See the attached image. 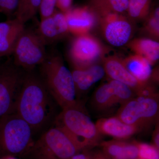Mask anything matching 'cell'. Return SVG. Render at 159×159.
I'll return each instance as SVG.
<instances>
[{"label":"cell","instance_id":"1","mask_svg":"<svg viewBox=\"0 0 159 159\" xmlns=\"http://www.w3.org/2000/svg\"><path fill=\"white\" fill-rule=\"evenodd\" d=\"M58 106L39 75L26 72L18 98L15 112L25 120L34 134L53 124Z\"/></svg>","mask_w":159,"mask_h":159},{"label":"cell","instance_id":"2","mask_svg":"<svg viewBox=\"0 0 159 159\" xmlns=\"http://www.w3.org/2000/svg\"><path fill=\"white\" fill-rule=\"evenodd\" d=\"M39 67V76L49 93L61 109L83 107L77 99L72 72L55 52L47 54Z\"/></svg>","mask_w":159,"mask_h":159},{"label":"cell","instance_id":"3","mask_svg":"<svg viewBox=\"0 0 159 159\" xmlns=\"http://www.w3.org/2000/svg\"><path fill=\"white\" fill-rule=\"evenodd\" d=\"M88 146L64 129L54 126L43 133L22 157L24 159H70Z\"/></svg>","mask_w":159,"mask_h":159},{"label":"cell","instance_id":"4","mask_svg":"<svg viewBox=\"0 0 159 159\" xmlns=\"http://www.w3.org/2000/svg\"><path fill=\"white\" fill-rule=\"evenodd\" d=\"M34 130L16 112L0 118V158L22 157L30 148Z\"/></svg>","mask_w":159,"mask_h":159},{"label":"cell","instance_id":"5","mask_svg":"<svg viewBox=\"0 0 159 159\" xmlns=\"http://www.w3.org/2000/svg\"><path fill=\"white\" fill-rule=\"evenodd\" d=\"M53 124L64 129L90 149L98 146L101 142V134L84 107L62 109L55 118Z\"/></svg>","mask_w":159,"mask_h":159},{"label":"cell","instance_id":"6","mask_svg":"<svg viewBox=\"0 0 159 159\" xmlns=\"http://www.w3.org/2000/svg\"><path fill=\"white\" fill-rule=\"evenodd\" d=\"M46 46L36 30L25 27L11 54L13 63L26 72L34 70L47 57Z\"/></svg>","mask_w":159,"mask_h":159},{"label":"cell","instance_id":"7","mask_svg":"<svg viewBox=\"0 0 159 159\" xmlns=\"http://www.w3.org/2000/svg\"><path fill=\"white\" fill-rule=\"evenodd\" d=\"M25 73L14 64L12 58L0 63V118L15 112Z\"/></svg>","mask_w":159,"mask_h":159},{"label":"cell","instance_id":"8","mask_svg":"<svg viewBox=\"0 0 159 159\" xmlns=\"http://www.w3.org/2000/svg\"><path fill=\"white\" fill-rule=\"evenodd\" d=\"M101 53V47L97 40L87 35L78 36L72 43L70 51L74 69L89 67Z\"/></svg>","mask_w":159,"mask_h":159},{"label":"cell","instance_id":"9","mask_svg":"<svg viewBox=\"0 0 159 159\" xmlns=\"http://www.w3.org/2000/svg\"><path fill=\"white\" fill-rule=\"evenodd\" d=\"M69 31L65 14L56 11L50 17L41 20L36 30L46 46L53 43Z\"/></svg>","mask_w":159,"mask_h":159},{"label":"cell","instance_id":"10","mask_svg":"<svg viewBox=\"0 0 159 159\" xmlns=\"http://www.w3.org/2000/svg\"><path fill=\"white\" fill-rule=\"evenodd\" d=\"M25 24L16 18L0 22V59L11 55Z\"/></svg>","mask_w":159,"mask_h":159},{"label":"cell","instance_id":"11","mask_svg":"<svg viewBox=\"0 0 159 159\" xmlns=\"http://www.w3.org/2000/svg\"><path fill=\"white\" fill-rule=\"evenodd\" d=\"M96 125L101 135L109 136L117 140H126L141 131L137 126L122 122L117 116L99 119Z\"/></svg>","mask_w":159,"mask_h":159},{"label":"cell","instance_id":"12","mask_svg":"<svg viewBox=\"0 0 159 159\" xmlns=\"http://www.w3.org/2000/svg\"><path fill=\"white\" fill-rule=\"evenodd\" d=\"M101 151L109 159H137L139 150L135 141L114 140L101 142Z\"/></svg>","mask_w":159,"mask_h":159},{"label":"cell","instance_id":"13","mask_svg":"<svg viewBox=\"0 0 159 159\" xmlns=\"http://www.w3.org/2000/svg\"><path fill=\"white\" fill-rule=\"evenodd\" d=\"M72 74L74 80L77 99L93 84L102 79L105 74L104 68L94 65L88 68L74 69Z\"/></svg>","mask_w":159,"mask_h":159},{"label":"cell","instance_id":"14","mask_svg":"<svg viewBox=\"0 0 159 159\" xmlns=\"http://www.w3.org/2000/svg\"><path fill=\"white\" fill-rule=\"evenodd\" d=\"M104 70L107 75L113 80L125 84L136 93L147 83L140 82L125 68L123 63L115 59L107 60L105 62Z\"/></svg>","mask_w":159,"mask_h":159},{"label":"cell","instance_id":"15","mask_svg":"<svg viewBox=\"0 0 159 159\" xmlns=\"http://www.w3.org/2000/svg\"><path fill=\"white\" fill-rule=\"evenodd\" d=\"M112 17L109 18L105 27L106 39L115 47L124 45L128 41L131 34L130 24L124 20Z\"/></svg>","mask_w":159,"mask_h":159},{"label":"cell","instance_id":"16","mask_svg":"<svg viewBox=\"0 0 159 159\" xmlns=\"http://www.w3.org/2000/svg\"><path fill=\"white\" fill-rule=\"evenodd\" d=\"M69 31L82 34L89 31L95 22L94 16L84 9H77L65 13Z\"/></svg>","mask_w":159,"mask_h":159},{"label":"cell","instance_id":"17","mask_svg":"<svg viewBox=\"0 0 159 159\" xmlns=\"http://www.w3.org/2000/svg\"><path fill=\"white\" fill-rule=\"evenodd\" d=\"M123 64L140 82L147 83L152 74L151 64L145 57L138 54L126 58Z\"/></svg>","mask_w":159,"mask_h":159},{"label":"cell","instance_id":"18","mask_svg":"<svg viewBox=\"0 0 159 159\" xmlns=\"http://www.w3.org/2000/svg\"><path fill=\"white\" fill-rule=\"evenodd\" d=\"M117 117L124 123L137 126L141 130L146 128L142 119L140 105L136 98L131 99L122 105Z\"/></svg>","mask_w":159,"mask_h":159},{"label":"cell","instance_id":"19","mask_svg":"<svg viewBox=\"0 0 159 159\" xmlns=\"http://www.w3.org/2000/svg\"><path fill=\"white\" fill-rule=\"evenodd\" d=\"M117 103L112 88L109 83L100 86L93 99L94 107L99 111L107 110Z\"/></svg>","mask_w":159,"mask_h":159},{"label":"cell","instance_id":"20","mask_svg":"<svg viewBox=\"0 0 159 159\" xmlns=\"http://www.w3.org/2000/svg\"><path fill=\"white\" fill-rule=\"evenodd\" d=\"M145 127L157 122L159 116L158 98L137 97Z\"/></svg>","mask_w":159,"mask_h":159},{"label":"cell","instance_id":"21","mask_svg":"<svg viewBox=\"0 0 159 159\" xmlns=\"http://www.w3.org/2000/svg\"><path fill=\"white\" fill-rule=\"evenodd\" d=\"M132 47L137 54L145 57L151 64L155 62L159 58V43L149 39L136 40Z\"/></svg>","mask_w":159,"mask_h":159},{"label":"cell","instance_id":"22","mask_svg":"<svg viewBox=\"0 0 159 159\" xmlns=\"http://www.w3.org/2000/svg\"><path fill=\"white\" fill-rule=\"evenodd\" d=\"M41 2V0H19L15 17L25 24L39 11Z\"/></svg>","mask_w":159,"mask_h":159},{"label":"cell","instance_id":"23","mask_svg":"<svg viewBox=\"0 0 159 159\" xmlns=\"http://www.w3.org/2000/svg\"><path fill=\"white\" fill-rule=\"evenodd\" d=\"M108 83L112 88L117 103L122 105L135 98L134 91L125 84L113 80Z\"/></svg>","mask_w":159,"mask_h":159},{"label":"cell","instance_id":"24","mask_svg":"<svg viewBox=\"0 0 159 159\" xmlns=\"http://www.w3.org/2000/svg\"><path fill=\"white\" fill-rule=\"evenodd\" d=\"M135 142L139 150V158L159 159V149L152 144Z\"/></svg>","mask_w":159,"mask_h":159},{"label":"cell","instance_id":"25","mask_svg":"<svg viewBox=\"0 0 159 159\" xmlns=\"http://www.w3.org/2000/svg\"><path fill=\"white\" fill-rule=\"evenodd\" d=\"M99 6L107 11L122 12L128 9L129 0H100Z\"/></svg>","mask_w":159,"mask_h":159},{"label":"cell","instance_id":"26","mask_svg":"<svg viewBox=\"0 0 159 159\" xmlns=\"http://www.w3.org/2000/svg\"><path fill=\"white\" fill-rule=\"evenodd\" d=\"M149 0H129L128 11L133 17L143 16L147 10Z\"/></svg>","mask_w":159,"mask_h":159},{"label":"cell","instance_id":"27","mask_svg":"<svg viewBox=\"0 0 159 159\" xmlns=\"http://www.w3.org/2000/svg\"><path fill=\"white\" fill-rule=\"evenodd\" d=\"M19 0H0V13H2L8 20L15 16L18 6Z\"/></svg>","mask_w":159,"mask_h":159},{"label":"cell","instance_id":"28","mask_svg":"<svg viewBox=\"0 0 159 159\" xmlns=\"http://www.w3.org/2000/svg\"><path fill=\"white\" fill-rule=\"evenodd\" d=\"M57 0H41L39 11L41 20L51 16L55 12Z\"/></svg>","mask_w":159,"mask_h":159},{"label":"cell","instance_id":"29","mask_svg":"<svg viewBox=\"0 0 159 159\" xmlns=\"http://www.w3.org/2000/svg\"><path fill=\"white\" fill-rule=\"evenodd\" d=\"M159 8L156 9L153 17L151 18L148 22V28L150 31L157 35L159 34Z\"/></svg>","mask_w":159,"mask_h":159},{"label":"cell","instance_id":"30","mask_svg":"<svg viewBox=\"0 0 159 159\" xmlns=\"http://www.w3.org/2000/svg\"><path fill=\"white\" fill-rule=\"evenodd\" d=\"M90 149H84L74 156L70 159H93Z\"/></svg>","mask_w":159,"mask_h":159},{"label":"cell","instance_id":"31","mask_svg":"<svg viewBox=\"0 0 159 159\" xmlns=\"http://www.w3.org/2000/svg\"><path fill=\"white\" fill-rule=\"evenodd\" d=\"M72 0H57L56 6L64 12L69 10L72 4Z\"/></svg>","mask_w":159,"mask_h":159},{"label":"cell","instance_id":"32","mask_svg":"<svg viewBox=\"0 0 159 159\" xmlns=\"http://www.w3.org/2000/svg\"><path fill=\"white\" fill-rule=\"evenodd\" d=\"M152 145L159 149V124H157L152 137Z\"/></svg>","mask_w":159,"mask_h":159},{"label":"cell","instance_id":"33","mask_svg":"<svg viewBox=\"0 0 159 159\" xmlns=\"http://www.w3.org/2000/svg\"><path fill=\"white\" fill-rule=\"evenodd\" d=\"M93 159H109L101 150H97L92 152Z\"/></svg>","mask_w":159,"mask_h":159},{"label":"cell","instance_id":"34","mask_svg":"<svg viewBox=\"0 0 159 159\" xmlns=\"http://www.w3.org/2000/svg\"><path fill=\"white\" fill-rule=\"evenodd\" d=\"M140 159V158H138V159Z\"/></svg>","mask_w":159,"mask_h":159}]
</instances>
